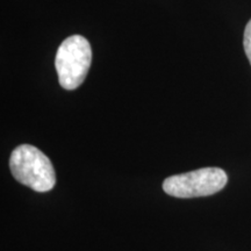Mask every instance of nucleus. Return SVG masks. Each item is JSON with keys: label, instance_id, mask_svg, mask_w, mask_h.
<instances>
[{"label": "nucleus", "instance_id": "f257e3e1", "mask_svg": "<svg viewBox=\"0 0 251 251\" xmlns=\"http://www.w3.org/2000/svg\"><path fill=\"white\" fill-rule=\"evenodd\" d=\"M9 169L19 183L36 192H48L56 184V172L50 159L30 144H21L12 151Z\"/></svg>", "mask_w": 251, "mask_h": 251}, {"label": "nucleus", "instance_id": "f03ea898", "mask_svg": "<svg viewBox=\"0 0 251 251\" xmlns=\"http://www.w3.org/2000/svg\"><path fill=\"white\" fill-rule=\"evenodd\" d=\"M92 61V50L85 37L69 36L59 46L55 58V68L63 89L72 91L85 80Z\"/></svg>", "mask_w": 251, "mask_h": 251}, {"label": "nucleus", "instance_id": "7ed1b4c3", "mask_svg": "<svg viewBox=\"0 0 251 251\" xmlns=\"http://www.w3.org/2000/svg\"><path fill=\"white\" fill-rule=\"evenodd\" d=\"M228 183V176L220 168H202L186 174L170 176L163 181L169 196L181 199L208 197L218 193Z\"/></svg>", "mask_w": 251, "mask_h": 251}, {"label": "nucleus", "instance_id": "20e7f679", "mask_svg": "<svg viewBox=\"0 0 251 251\" xmlns=\"http://www.w3.org/2000/svg\"><path fill=\"white\" fill-rule=\"evenodd\" d=\"M243 46H244V51H246L247 54V57L249 59L251 64V20L247 24L246 29H244Z\"/></svg>", "mask_w": 251, "mask_h": 251}]
</instances>
